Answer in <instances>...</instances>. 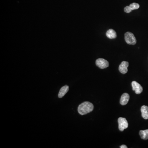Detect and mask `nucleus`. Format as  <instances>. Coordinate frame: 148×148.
<instances>
[{
	"label": "nucleus",
	"mask_w": 148,
	"mask_h": 148,
	"mask_svg": "<svg viewBox=\"0 0 148 148\" xmlns=\"http://www.w3.org/2000/svg\"><path fill=\"white\" fill-rule=\"evenodd\" d=\"M94 106L90 102H85L81 103L78 108V112L81 115H86L93 110Z\"/></svg>",
	"instance_id": "f257e3e1"
},
{
	"label": "nucleus",
	"mask_w": 148,
	"mask_h": 148,
	"mask_svg": "<svg viewBox=\"0 0 148 148\" xmlns=\"http://www.w3.org/2000/svg\"><path fill=\"white\" fill-rule=\"evenodd\" d=\"M125 39L128 44L134 45L136 44V39L133 34L131 32H127L125 34Z\"/></svg>",
	"instance_id": "f03ea898"
},
{
	"label": "nucleus",
	"mask_w": 148,
	"mask_h": 148,
	"mask_svg": "<svg viewBox=\"0 0 148 148\" xmlns=\"http://www.w3.org/2000/svg\"><path fill=\"white\" fill-rule=\"evenodd\" d=\"M118 128L121 131H123L128 126V122L124 118L120 117L118 119Z\"/></svg>",
	"instance_id": "7ed1b4c3"
},
{
	"label": "nucleus",
	"mask_w": 148,
	"mask_h": 148,
	"mask_svg": "<svg viewBox=\"0 0 148 148\" xmlns=\"http://www.w3.org/2000/svg\"><path fill=\"white\" fill-rule=\"evenodd\" d=\"M96 64L99 68H106L109 66V62L105 59L99 58L96 61Z\"/></svg>",
	"instance_id": "20e7f679"
},
{
	"label": "nucleus",
	"mask_w": 148,
	"mask_h": 148,
	"mask_svg": "<svg viewBox=\"0 0 148 148\" xmlns=\"http://www.w3.org/2000/svg\"><path fill=\"white\" fill-rule=\"evenodd\" d=\"M133 90L135 91L137 94H140L143 90L142 87L136 81H133L131 83Z\"/></svg>",
	"instance_id": "39448f33"
},
{
	"label": "nucleus",
	"mask_w": 148,
	"mask_h": 148,
	"mask_svg": "<svg viewBox=\"0 0 148 148\" xmlns=\"http://www.w3.org/2000/svg\"><path fill=\"white\" fill-rule=\"evenodd\" d=\"M128 66H129L128 62L125 61L122 62L119 65V70L120 72L123 74H126L128 72Z\"/></svg>",
	"instance_id": "423d86ee"
},
{
	"label": "nucleus",
	"mask_w": 148,
	"mask_h": 148,
	"mask_svg": "<svg viewBox=\"0 0 148 148\" xmlns=\"http://www.w3.org/2000/svg\"><path fill=\"white\" fill-rule=\"evenodd\" d=\"M130 99V95L127 93H124L121 95L120 99V104L125 105L128 103Z\"/></svg>",
	"instance_id": "0eeeda50"
},
{
	"label": "nucleus",
	"mask_w": 148,
	"mask_h": 148,
	"mask_svg": "<svg viewBox=\"0 0 148 148\" xmlns=\"http://www.w3.org/2000/svg\"><path fill=\"white\" fill-rule=\"evenodd\" d=\"M141 115L144 119L145 120L148 119V107L146 105H143L141 107Z\"/></svg>",
	"instance_id": "6e6552de"
},
{
	"label": "nucleus",
	"mask_w": 148,
	"mask_h": 148,
	"mask_svg": "<svg viewBox=\"0 0 148 148\" xmlns=\"http://www.w3.org/2000/svg\"><path fill=\"white\" fill-rule=\"evenodd\" d=\"M68 90H69V87L67 85H65V86L62 87L61 88V89L60 90L58 94V97L59 98H62L63 97L66 93L68 92Z\"/></svg>",
	"instance_id": "1a4fd4ad"
},
{
	"label": "nucleus",
	"mask_w": 148,
	"mask_h": 148,
	"mask_svg": "<svg viewBox=\"0 0 148 148\" xmlns=\"http://www.w3.org/2000/svg\"><path fill=\"white\" fill-rule=\"evenodd\" d=\"M106 36L108 38L112 39L116 38L117 35L115 30L113 29H110L107 31Z\"/></svg>",
	"instance_id": "9d476101"
},
{
	"label": "nucleus",
	"mask_w": 148,
	"mask_h": 148,
	"mask_svg": "<svg viewBox=\"0 0 148 148\" xmlns=\"http://www.w3.org/2000/svg\"><path fill=\"white\" fill-rule=\"evenodd\" d=\"M139 134L142 139L146 140L148 139V129L144 130H140Z\"/></svg>",
	"instance_id": "9b49d317"
},
{
	"label": "nucleus",
	"mask_w": 148,
	"mask_h": 148,
	"mask_svg": "<svg viewBox=\"0 0 148 148\" xmlns=\"http://www.w3.org/2000/svg\"><path fill=\"white\" fill-rule=\"evenodd\" d=\"M129 6L131 8V9H132V10H136V9H138L139 8V4L135 3H131V4H130Z\"/></svg>",
	"instance_id": "f8f14e48"
},
{
	"label": "nucleus",
	"mask_w": 148,
	"mask_h": 148,
	"mask_svg": "<svg viewBox=\"0 0 148 148\" xmlns=\"http://www.w3.org/2000/svg\"><path fill=\"white\" fill-rule=\"evenodd\" d=\"M132 9H131L130 6H127L124 8V11L127 13H129L132 11Z\"/></svg>",
	"instance_id": "ddd939ff"
},
{
	"label": "nucleus",
	"mask_w": 148,
	"mask_h": 148,
	"mask_svg": "<svg viewBox=\"0 0 148 148\" xmlns=\"http://www.w3.org/2000/svg\"><path fill=\"white\" fill-rule=\"evenodd\" d=\"M121 148H127V146H126V145H121V146H120Z\"/></svg>",
	"instance_id": "4468645a"
}]
</instances>
